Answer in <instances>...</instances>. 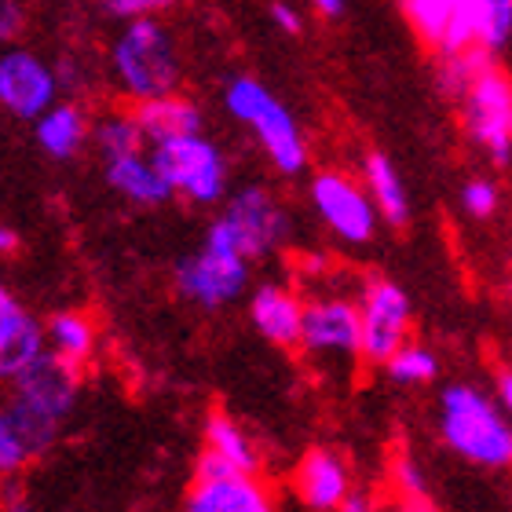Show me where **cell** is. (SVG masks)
<instances>
[{"label":"cell","mask_w":512,"mask_h":512,"mask_svg":"<svg viewBox=\"0 0 512 512\" xmlns=\"http://www.w3.org/2000/svg\"><path fill=\"white\" fill-rule=\"evenodd\" d=\"M439 436L472 465L512 469V417L476 384H450L439 395Z\"/></svg>","instance_id":"obj_1"},{"label":"cell","mask_w":512,"mask_h":512,"mask_svg":"<svg viewBox=\"0 0 512 512\" xmlns=\"http://www.w3.org/2000/svg\"><path fill=\"white\" fill-rule=\"evenodd\" d=\"M114 77L132 107L150 99L176 96L180 85V55L176 41L161 19L128 22L114 41Z\"/></svg>","instance_id":"obj_2"},{"label":"cell","mask_w":512,"mask_h":512,"mask_svg":"<svg viewBox=\"0 0 512 512\" xmlns=\"http://www.w3.org/2000/svg\"><path fill=\"white\" fill-rule=\"evenodd\" d=\"M224 107L264 143L267 158L275 161L278 172H286V176L304 172V165H308V143H304L297 118L256 77H231L224 88Z\"/></svg>","instance_id":"obj_3"},{"label":"cell","mask_w":512,"mask_h":512,"mask_svg":"<svg viewBox=\"0 0 512 512\" xmlns=\"http://www.w3.org/2000/svg\"><path fill=\"white\" fill-rule=\"evenodd\" d=\"M246 282L249 260L238 249L231 227L216 216L205 231V246L176 264V289H180V297H187L198 308L216 311L242 297Z\"/></svg>","instance_id":"obj_4"},{"label":"cell","mask_w":512,"mask_h":512,"mask_svg":"<svg viewBox=\"0 0 512 512\" xmlns=\"http://www.w3.org/2000/svg\"><path fill=\"white\" fill-rule=\"evenodd\" d=\"M161 180L169 183L172 194H183L187 202L213 205L227 194V165L224 154L216 150L213 139L202 136H180L165 139L158 147L147 150Z\"/></svg>","instance_id":"obj_5"},{"label":"cell","mask_w":512,"mask_h":512,"mask_svg":"<svg viewBox=\"0 0 512 512\" xmlns=\"http://www.w3.org/2000/svg\"><path fill=\"white\" fill-rule=\"evenodd\" d=\"M465 110V128L476 147L494 161V165H509L512 161V81L498 70L487 66L476 85L461 99Z\"/></svg>","instance_id":"obj_6"},{"label":"cell","mask_w":512,"mask_h":512,"mask_svg":"<svg viewBox=\"0 0 512 512\" xmlns=\"http://www.w3.org/2000/svg\"><path fill=\"white\" fill-rule=\"evenodd\" d=\"M359 322H363V359L384 366L399 348L410 344V297L392 278H370L359 293Z\"/></svg>","instance_id":"obj_7"},{"label":"cell","mask_w":512,"mask_h":512,"mask_svg":"<svg viewBox=\"0 0 512 512\" xmlns=\"http://www.w3.org/2000/svg\"><path fill=\"white\" fill-rule=\"evenodd\" d=\"M300 348L311 359H355V355H363L359 300L337 297V293L304 300Z\"/></svg>","instance_id":"obj_8"},{"label":"cell","mask_w":512,"mask_h":512,"mask_svg":"<svg viewBox=\"0 0 512 512\" xmlns=\"http://www.w3.org/2000/svg\"><path fill=\"white\" fill-rule=\"evenodd\" d=\"M311 205L322 216V224L330 227L337 238H344L348 246H363L374 238L377 209L363 183H355L352 176H344L337 169L319 172L311 180Z\"/></svg>","instance_id":"obj_9"},{"label":"cell","mask_w":512,"mask_h":512,"mask_svg":"<svg viewBox=\"0 0 512 512\" xmlns=\"http://www.w3.org/2000/svg\"><path fill=\"white\" fill-rule=\"evenodd\" d=\"M220 220L231 227V235H235L238 249H242L246 260L275 253L289 235L286 209L264 187H242V191H235Z\"/></svg>","instance_id":"obj_10"},{"label":"cell","mask_w":512,"mask_h":512,"mask_svg":"<svg viewBox=\"0 0 512 512\" xmlns=\"http://www.w3.org/2000/svg\"><path fill=\"white\" fill-rule=\"evenodd\" d=\"M55 70L41 55L26 48H8L0 55V107L22 121H37L59 103Z\"/></svg>","instance_id":"obj_11"},{"label":"cell","mask_w":512,"mask_h":512,"mask_svg":"<svg viewBox=\"0 0 512 512\" xmlns=\"http://www.w3.org/2000/svg\"><path fill=\"white\" fill-rule=\"evenodd\" d=\"M293 491L311 512H341L352 502V469L330 447H311L293 469Z\"/></svg>","instance_id":"obj_12"},{"label":"cell","mask_w":512,"mask_h":512,"mask_svg":"<svg viewBox=\"0 0 512 512\" xmlns=\"http://www.w3.org/2000/svg\"><path fill=\"white\" fill-rule=\"evenodd\" d=\"M77 388H81V374L59 363L52 352H44L26 374L15 381V403L33 410V414L48 417V421H63L77 403Z\"/></svg>","instance_id":"obj_13"},{"label":"cell","mask_w":512,"mask_h":512,"mask_svg":"<svg viewBox=\"0 0 512 512\" xmlns=\"http://www.w3.org/2000/svg\"><path fill=\"white\" fill-rule=\"evenodd\" d=\"M256 469H260V450L246 428L220 410L205 417L202 454H198L194 476H231V472L256 476Z\"/></svg>","instance_id":"obj_14"},{"label":"cell","mask_w":512,"mask_h":512,"mask_svg":"<svg viewBox=\"0 0 512 512\" xmlns=\"http://www.w3.org/2000/svg\"><path fill=\"white\" fill-rule=\"evenodd\" d=\"M183 512H278V502L264 480L231 472V476H194Z\"/></svg>","instance_id":"obj_15"},{"label":"cell","mask_w":512,"mask_h":512,"mask_svg":"<svg viewBox=\"0 0 512 512\" xmlns=\"http://www.w3.org/2000/svg\"><path fill=\"white\" fill-rule=\"evenodd\" d=\"M249 319L278 348H300V330H304V300L289 286H260L249 300Z\"/></svg>","instance_id":"obj_16"},{"label":"cell","mask_w":512,"mask_h":512,"mask_svg":"<svg viewBox=\"0 0 512 512\" xmlns=\"http://www.w3.org/2000/svg\"><path fill=\"white\" fill-rule=\"evenodd\" d=\"M139 128H143V139H147V150L165 143V139H180V136H202V110L194 107L191 99L183 96H165V99H150V103H139L132 107Z\"/></svg>","instance_id":"obj_17"},{"label":"cell","mask_w":512,"mask_h":512,"mask_svg":"<svg viewBox=\"0 0 512 512\" xmlns=\"http://www.w3.org/2000/svg\"><path fill=\"white\" fill-rule=\"evenodd\" d=\"M44 333H48V352L77 374L96 359L99 330L92 315H85V311H59L44 322Z\"/></svg>","instance_id":"obj_18"},{"label":"cell","mask_w":512,"mask_h":512,"mask_svg":"<svg viewBox=\"0 0 512 512\" xmlns=\"http://www.w3.org/2000/svg\"><path fill=\"white\" fill-rule=\"evenodd\" d=\"M48 352L44 322H37L26 308L0 330V381H19L41 355Z\"/></svg>","instance_id":"obj_19"},{"label":"cell","mask_w":512,"mask_h":512,"mask_svg":"<svg viewBox=\"0 0 512 512\" xmlns=\"http://www.w3.org/2000/svg\"><path fill=\"white\" fill-rule=\"evenodd\" d=\"M103 165H107V183L118 194H125L128 202L161 205L172 198L169 183L161 180V172L154 169V161H150L147 150H143V154H128V158L103 161Z\"/></svg>","instance_id":"obj_20"},{"label":"cell","mask_w":512,"mask_h":512,"mask_svg":"<svg viewBox=\"0 0 512 512\" xmlns=\"http://www.w3.org/2000/svg\"><path fill=\"white\" fill-rule=\"evenodd\" d=\"M88 136H92V125L77 103H55L44 118H37V143L44 147V154L59 161L74 158L88 143Z\"/></svg>","instance_id":"obj_21"},{"label":"cell","mask_w":512,"mask_h":512,"mask_svg":"<svg viewBox=\"0 0 512 512\" xmlns=\"http://www.w3.org/2000/svg\"><path fill=\"white\" fill-rule=\"evenodd\" d=\"M363 187L366 194H370V202H374L377 216L381 220H388L392 227H403L406 220H410V198H406V187L403 180H399V172H395V165L384 154H366L363 161Z\"/></svg>","instance_id":"obj_22"},{"label":"cell","mask_w":512,"mask_h":512,"mask_svg":"<svg viewBox=\"0 0 512 512\" xmlns=\"http://www.w3.org/2000/svg\"><path fill=\"white\" fill-rule=\"evenodd\" d=\"M92 143L103 154V161L128 158V154H143L147 139H143V128H139L136 114L132 110H110L96 121L92 128Z\"/></svg>","instance_id":"obj_23"},{"label":"cell","mask_w":512,"mask_h":512,"mask_svg":"<svg viewBox=\"0 0 512 512\" xmlns=\"http://www.w3.org/2000/svg\"><path fill=\"white\" fill-rule=\"evenodd\" d=\"M487 66H491V52H483V48L443 55V63H439V85H443L447 96L465 99V92L476 85V77H480Z\"/></svg>","instance_id":"obj_24"},{"label":"cell","mask_w":512,"mask_h":512,"mask_svg":"<svg viewBox=\"0 0 512 512\" xmlns=\"http://www.w3.org/2000/svg\"><path fill=\"white\" fill-rule=\"evenodd\" d=\"M399 4H403L417 37L443 52V41H447L450 30V0H399Z\"/></svg>","instance_id":"obj_25"},{"label":"cell","mask_w":512,"mask_h":512,"mask_svg":"<svg viewBox=\"0 0 512 512\" xmlns=\"http://www.w3.org/2000/svg\"><path fill=\"white\" fill-rule=\"evenodd\" d=\"M384 370H388V377H392L395 384H428L439 374V359L432 348L410 341L406 348H399V352L384 363Z\"/></svg>","instance_id":"obj_26"},{"label":"cell","mask_w":512,"mask_h":512,"mask_svg":"<svg viewBox=\"0 0 512 512\" xmlns=\"http://www.w3.org/2000/svg\"><path fill=\"white\" fill-rule=\"evenodd\" d=\"M480 48V0H450V30L443 55H458Z\"/></svg>","instance_id":"obj_27"},{"label":"cell","mask_w":512,"mask_h":512,"mask_svg":"<svg viewBox=\"0 0 512 512\" xmlns=\"http://www.w3.org/2000/svg\"><path fill=\"white\" fill-rule=\"evenodd\" d=\"M512 37V0H480V48L498 52Z\"/></svg>","instance_id":"obj_28"},{"label":"cell","mask_w":512,"mask_h":512,"mask_svg":"<svg viewBox=\"0 0 512 512\" xmlns=\"http://www.w3.org/2000/svg\"><path fill=\"white\" fill-rule=\"evenodd\" d=\"M30 465V454H26V443H22L19 428H15V417H11L8 406H0V472L4 476H15Z\"/></svg>","instance_id":"obj_29"},{"label":"cell","mask_w":512,"mask_h":512,"mask_svg":"<svg viewBox=\"0 0 512 512\" xmlns=\"http://www.w3.org/2000/svg\"><path fill=\"white\" fill-rule=\"evenodd\" d=\"M498 202H502V194H498V183L494 180H469L461 187V205L476 220H487V216L498 213Z\"/></svg>","instance_id":"obj_30"},{"label":"cell","mask_w":512,"mask_h":512,"mask_svg":"<svg viewBox=\"0 0 512 512\" xmlns=\"http://www.w3.org/2000/svg\"><path fill=\"white\" fill-rule=\"evenodd\" d=\"M180 0H103V11L114 19L139 22V19H158L161 11L176 8Z\"/></svg>","instance_id":"obj_31"},{"label":"cell","mask_w":512,"mask_h":512,"mask_svg":"<svg viewBox=\"0 0 512 512\" xmlns=\"http://www.w3.org/2000/svg\"><path fill=\"white\" fill-rule=\"evenodd\" d=\"M392 480L399 487V494H403V502H425V476L414 465V458L399 454L392 465Z\"/></svg>","instance_id":"obj_32"},{"label":"cell","mask_w":512,"mask_h":512,"mask_svg":"<svg viewBox=\"0 0 512 512\" xmlns=\"http://www.w3.org/2000/svg\"><path fill=\"white\" fill-rule=\"evenodd\" d=\"M22 30V8L19 0H0V44L11 41Z\"/></svg>","instance_id":"obj_33"},{"label":"cell","mask_w":512,"mask_h":512,"mask_svg":"<svg viewBox=\"0 0 512 512\" xmlns=\"http://www.w3.org/2000/svg\"><path fill=\"white\" fill-rule=\"evenodd\" d=\"M55 81H59V88H66V92H74V88L85 85V74H81V66L66 55V59H59L55 63Z\"/></svg>","instance_id":"obj_34"},{"label":"cell","mask_w":512,"mask_h":512,"mask_svg":"<svg viewBox=\"0 0 512 512\" xmlns=\"http://www.w3.org/2000/svg\"><path fill=\"white\" fill-rule=\"evenodd\" d=\"M271 19L278 22V30H286V33H300V11L293 8V4H286V0H275L271 4Z\"/></svg>","instance_id":"obj_35"},{"label":"cell","mask_w":512,"mask_h":512,"mask_svg":"<svg viewBox=\"0 0 512 512\" xmlns=\"http://www.w3.org/2000/svg\"><path fill=\"white\" fill-rule=\"evenodd\" d=\"M0 512H33V505H30V498L15 487V483H8L4 494H0Z\"/></svg>","instance_id":"obj_36"},{"label":"cell","mask_w":512,"mask_h":512,"mask_svg":"<svg viewBox=\"0 0 512 512\" xmlns=\"http://www.w3.org/2000/svg\"><path fill=\"white\" fill-rule=\"evenodd\" d=\"M494 403L512 417V370H498L494 377Z\"/></svg>","instance_id":"obj_37"},{"label":"cell","mask_w":512,"mask_h":512,"mask_svg":"<svg viewBox=\"0 0 512 512\" xmlns=\"http://www.w3.org/2000/svg\"><path fill=\"white\" fill-rule=\"evenodd\" d=\"M19 308H22L19 297H15V293H11V289L0 282V330H4V326H8V322L19 315Z\"/></svg>","instance_id":"obj_38"},{"label":"cell","mask_w":512,"mask_h":512,"mask_svg":"<svg viewBox=\"0 0 512 512\" xmlns=\"http://www.w3.org/2000/svg\"><path fill=\"white\" fill-rule=\"evenodd\" d=\"M315 4V11L319 15H326V19H337V15H344V0H311Z\"/></svg>","instance_id":"obj_39"},{"label":"cell","mask_w":512,"mask_h":512,"mask_svg":"<svg viewBox=\"0 0 512 512\" xmlns=\"http://www.w3.org/2000/svg\"><path fill=\"white\" fill-rule=\"evenodd\" d=\"M15 249H19V235H15L11 227L0 224V256H11Z\"/></svg>","instance_id":"obj_40"},{"label":"cell","mask_w":512,"mask_h":512,"mask_svg":"<svg viewBox=\"0 0 512 512\" xmlns=\"http://www.w3.org/2000/svg\"><path fill=\"white\" fill-rule=\"evenodd\" d=\"M341 512H374V505L366 502V498H352V502L344 505V509H341Z\"/></svg>","instance_id":"obj_41"},{"label":"cell","mask_w":512,"mask_h":512,"mask_svg":"<svg viewBox=\"0 0 512 512\" xmlns=\"http://www.w3.org/2000/svg\"><path fill=\"white\" fill-rule=\"evenodd\" d=\"M395 512H432V509H428V502H399Z\"/></svg>","instance_id":"obj_42"},{"label":"cell","mask_w":512,"mask_h":512,"mask_svg":"<svg viewBox=\"0 0 512 512\" xmlns=\"http://www.w3.org/2000/svg\"><path fill=\"white\" fill-rule=\"evenodd\" d=\"M4 487H8V476H4V472H0V494H4Z\"/></svg>","instance_id":"obj_43"},{"label":"cell","mask_w":512,"mask_h":512,"mask_svg":"<svg viewBox=\"0 0 512 512\" xmlns=\"http://www.w3.org/2000/svg\"><path fill=\"white\" fill-rule=\"evenodd\" d=\"M509 300H512V286H509Z\"/></svg>","instance_id":"obj_44"}]
</instances>
